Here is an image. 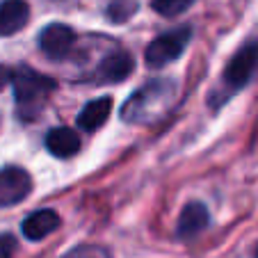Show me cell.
<instances>
[{"mask_svg": "<svg viewBox=\"0 0 258 258\" xmlns=\"http://www.w3.org/2000/svg\"><path fill=\"white\" fill-rule=\"evenodd\" d=\"M176 98H178V85L174 80H151L123 103L121 119L135 126H151V123L162 121L171 112Z\"/></svg>", "mask_w": 258, "mask_h": 258, "instance_id": "cell-1", "label": "cell"}, {"mask_svg": "<svg viewBox=\"0 0 258 258\" xmlns=\"http://www.w3.org/2000/svg\"><path fill=\"white\" fill-rule=\"evenodd\" d=\"M190 37H192L190 25H180V28L160 34V37L153 39L151 44H149V48H146V53H144L146 64L151 69H160V67H165V64L178 59L180 53L185 50V46L190 44Z\"/></svg>", "mask_w": 258, "mask_h": 258, "instance_id": "cell-2", "label": "cell"}, {"mask_svg": "<svg viewBox=\"0 0 258 258\" xmlns=\"http://www.w3.org/2000/svg\"><path fill=\"white\" fill-rule=\"evenodd\" d=\"M12 80H14V96L21 105H39L57 87L53 78L32 71V69H21L19 73L12 76Z\"/></svg>", "mask_w": 258, "mask_h": 258, "instance_id": "cell-3", "label": "cell"}, {"mask_svg": "<svg viewBox=\"0 0 258 258\" xmlns=\"http://www.w3.org/2000/svg\"><path fill=\"white\" fill-rule=\"evenodd\" d=\"M256 69H258V41H249L231 57V62L224 69V85L229 87V92L242 89L251 80Z\"/></svg>", "mask_w": 258, "mask_h": 258, "instance_id": "cell-4", "label": "cell"}, {"mask_svg": "<svg viewBox=\"0 0 258 258\" xmlns=\"http://www.w3.org/2000/svg\"><path fill=\"white\" fill-rule=\"evenodd\" d=\"M32 192V178L21 167H3L0 169V208L16 206Z\"/></svg>", "mask_w": 258, "mask_h": 258, "instance_id": "cell-5", "label": "cell"}, {"mask_svg": "<svg viewBox=\"0 0 258 258\" xmlns=\"http://www.w3.org/2000/svg\"><path fill=\"white\" fill-rule=\"evenodd\" d=\"M73 44H76V32L64 23H50L39 32V48L50 59L67 57Z\"/></svg>", "mask_w": 258, "mask_h": 258, "instance_id": "cell-6", "label": "cell"}, {"mask_svg": "<svg viewBox=\"0 0 258 258\" xmlns=\"http://www.w3.org/2000/svg\"><path fill=\"white\" fill-rule=\"evenodd\" d=\"M208 222H210L208 208H206L204 204H199V201H190L178 217V229H176V233H178L180 240H192L208 226Z\"/></svg>", "mask_w": 258, "mask_h": 258, "instance_id": "cell-7", "label": "cell"}, {"mask_svg": "<svg viewBox=\"0 0 258 258\" xmlns=\"http://www.w3.org/2000/svg\"><path fill=\"white\" fill-rule=\"evenodd\" d=\"M135 69V59L131 57L128 53L119 50V53L107 55L101 64H98V83H123Z\"/></svg>", "mask_w": 258, "mask_h": 258, "instance_id": "cell-8", "label": "cell"}, {"mask_svg": "<svg viewBox=\"0 0 258 258\" xmlns=\"http://www.w3.org/2000/svg\"><path fill=\"white\" fill-rule=\"evenodd\" d=\"M57 226H59V217L55 210H37V213L28 215V217L23 219L21 233L28 240L37 242V240H44L46 235H50Z\"/></svg>", "mask_w": 258, "mask_h": 258, "instance_id": "cell-9", "label": "cell"}, {"mask_svg": "<svg viewBox=\"0 0 258 258\" xmlns=\"http://www.w3.org/2000/svg\"><path fill=\"white\" fill-rule=\"evenodd\" d=\"M46 149H48L55 158H71V156H76L80 149V137H78V133L67 126L53 128V131H48V135H46Z\"/></svg>", "mask_w": 258, "mask_h": 258, "instance_id": "cell-10", "label": "cell"}, {"mask_svg": "<svg viewBox=\"0 0 258 258\" xmlns=\"http://www.w3.org/2000/svg\"><path fill=\"white\" fill-rule=\"evenodd\" d=\"M30 7L25 0H5L0 5V34H14L28 23Z\"/></svg>", "mask_w": 258, "mask_h": 258, "instance_id": "cell-11", "label": "cell"}, {"mask_svg": "<svg viewBox=\"0 0 258 258\" xmlns=\"http://www.w3.org/2000/svg\"><path fill=\"white\" fill-rule=\"evenodd\" d=\"M110 112H112V98L110 96L94 98L78 114V128L80 131H96V128H101L107 121Z\"/></svg>", "mask_w": 258, "mask_h": 258, "instance_id": "cell-12", "label": "cell"}, {"mask_svg": "<svg viewBox=\"0 0 258 258\" xmlns=\"http://www.w3.org/2000/svg\"><path fill=\"white\" fill-rule=\"evenodd\" d=\"M197 0H153L151 7L158 14L167 16V19H174V16L183 14L185 10H190Z\"/></svg>", "mask_w": 258, "mask_h": 258, "instance_id": "cell-13", "label": "cell"}, {"mask_svg": "<svg viewBox=\"0 0 258 258\" xmlns=\"http://www.w3.org/2000/svg\"><path fill=\"white\" fill-rule=\"evenodd\" d=\"M135 12H137L135 0H112L110 7H107V19L112 21V23H123V21H128Z\"/></svg>", "mask_w": 258, "mask_h": 258, "instance_id": "cell-14", "label": "cell"}, {"mask_svg": "<svg viewBox=\"0 0 258 258\" xmlns=\"http://www.w3.org/2000/svg\"><path fill=\"white\" fill-rule=\"evenodd\" d=\"M64 258H107V253L101 251V249H96V247H80Z\"/></svg>", "mask_w": 258, "mask_h": 258, "instance_id": "cell-15", "label": "cell"}, {"mask_svg": "<svg viewBox=\"0 0 258 258\" xmlns=\"http://www.w3.org/2000/svg\"><path fill=\"white\" fill-rule=\"evenodd\" d=\"M16 249V240L12 235H0V258H12Z\"/></svg>", "mask_w": 258, "mask_h": 258, "instance_id": "cell-16", "label": "cell"}, {"mask_svg": "<svg viewBox=\"0 0 258 258\" xmlns=\"http://www.w3.org/2000/svg\"><path fill=\"white\" fill-rule=\"evenodd\" d=\"M12 76H14V73H12L7 67H3V64H0V89H3L7 83H10V80H12Z\"/></svg>", "mask_w": 258, "mask_h": 258, "instance_id": "cell-17", "label": "cell"}, {"mask_svg": "<svg viewBox=\"0 0 258 258\" xmlns=\"http://www.w3.org/2000/svg\"><path fill=\"white\" fill-rule=\"evenodd\" d=\"M253 258H258V247H256V251H253Z\"/></svg>", "mask_w": 258, "mask_h": 258, "instance_id": "cell-18", "label": "cell"}]
</instances>
